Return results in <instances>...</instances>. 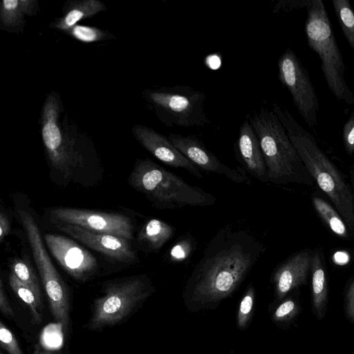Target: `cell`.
<instances>
[{"label":"cell","mask_w":354,"mask_h":354,"mask_svg":"<svg viewBox=\"0 0 354 354\" xmlns=\"http://www.w3.org/2000/svg\"><path fill=\"white\" fill-rule=\"evenodd\" d=\"M332 3L344 35L354 51V12L348 0H333Z\"/></svg>","instance_id":"obj_24"},{"label":"cell","mask_w":354,"mask_h":354,"mask_svg":"<svg viewBox=\"0 0 354 354\" xmlns=\"http://www.w3.org/2000/svg\"><path fill=\"white\" fill-rule=\"evenodd\" d=\"M45 242L59 265L72 277L85 281L95 272L97 260L88 250L64 236L46 234Z\"/></svg>","instance_id":"obj_13"},{"label":"cell","mask_w":354,"mask_h":354,"mask_svg":"<svg viewBox=\"0 0 354 354\" xmlns=\"http://www.w3.org/2000/svg\"><path fill=\"white\" fill-rule=\"evenodd\" d=\"M248 230L221 227L205 246L185 283L183 297L190 310L212 309L240 286L266 251Z\"/></svg>","instance_id":"obj_1"},{"label":"cell","mask_w":354,"mask_h":354,"mask_svg":"<svg viewBox=\"0 0 354 354\" xmlns=\"http://www.w3.org/2000/svg\"><path fill=\"white\" fill-rule=\"evenodd\" d=\"M0 310L2 314L9 319L15 316L14 310L7 297L2 281H0Z\"/></svg>","instance_id":"obj_33"},{"label":"cell","mask_w":354,"mask_h":354,"mask_svg":"<svg viewBox=\"0 0 354 354\" xmlns=\"http://www.w3.org/2000/svg\"><path fill=\"white\" fill-rule=\"evenodd\" d=\"M37 1L35 0H3L0 8L1 26L8 31L17 32V28H23L26 15H35Z\"/></svg>","instance_id":"obj_18"},{"label":"cell","mask_w":354,"mask_h":354,"mask_svg":"<svg viewBox=\"0 0 354 354\" xmlns=\"http://www.w3.org/2000/svg\"><path fill=\"white\" fill-rule=\"evenodd\" d=\"M33 354H57L44 349L39 344L35 346Z\"/></svg>","instance_id":"obj_36"},{"label":"cell","mask_w":354,"mask_h":354,"mask_svg":"<svg viewBox=\"0 0 354 354\" xmlns=\"http://www.w3.org/2000/svg\"><path fill=\"white\" fill-rule=\"evenodd\" d=\"M55 227L86 246L116 261L129 263L136 259L129 240L108 234L89 231L71 224L53 223Z\"/></svg>","instance_id":"obj_14"},{"label":"cell","mask_w":354,"mask_h":354,"mask_svg":"<svg viewBox=\"0 0 354 354\" xmlns=\"http://www.w3.org/2000/svg\"><path fill=\"white\" fill-rule=\"evenodd\" d=\"M308 0H280L273 8L274 13L288 12L292 10L306 8Z\"/></svg>","instance_id":"obj_32"},{"label":"cell","mask_w":354,"mask_h":354,"mask_svg":"<svg viewBox=\"0 0 354 354\" xmlns=\"http://www.w3.org/2000/svg\"><path fill=\"white\" fill-rule=\"evenodd\" d=\"M145 96L158 119L168 127H203L210 120L204 93L185 85L147 90Z\"/></svg>","instance_id":"obj_7"},{"label":"cell","mask_w":354,"mask_h":354,"mask_svg":"<svg viewBox=\"0 0 354 354\" xmlns=\"http://www.w3.org/2000/svg\"><path fill=\"white\" fill-rule=\"evenodd\" d=\"M49 214L53 223L75 225L91 232L127 240L133 237V224L129 217L122 214L64 207L53 208Z\"/></svg>","instance_id":"obj_11"},{"label":"cell","mask_w":354,"mask_h":354,"mask_svg":"<svg viewBox=\"0 0 354 354\" xmlns=\"http://www.w3.org/2000/svg\"><path fill=\"white\" fill-rule=\"evenodd\" d=\"M298 312L296 302L288 298L281 303L274 310L272 317L276 322H283L290 320Z\"/></svg>","instance_id":"obj_30"},{"label":"cell","mask_w":354,"mask_h":354,"mask_svg":"<svg viewBox=\"0 0 354 354\" xmlns=\"http://www.w3.org/2000/svg\"><path fill=\"white\" fill-rule=\"evenodd\" d=\"M10 231V225L8 217L1 212L0 213V241L2 242Z\"/></svg>","instance_id":"obj_35"},{"label":"cell","mask_w":354,"mask_h":354,"mask_svg":"<svg viewBox=\"0 0 354 354\" xmlns=\"http://www.w3.org/2000/svg\"><path fill=\"white\" fill-rule=\"evenodd\" d=\"M0 354H4L2 351H0Z\"/></svg>","instance_id":"obj_38"},{"label":"cell","mask_w":354,"mask_h":354,"mask_svg":"<svg viewBox=\"0 0 354 354\" xmlns=\"http://www.w3.org/2000/svg\"><path fill=\"white\" fill-rule=\"evenodd\" d=\"M305 30L309 47L321 62L326 84L335 97L348 105L354 104V94L345 80V64L332 26L322 0H308L306 7Z\"/></svg>","instance_id":"obj_5"},{"label":"cell","mask_w":354,"mask_h":354,"mask_svg":"<svg viewBox=\"0 0 354 354\" xmlns=\"http://www.w3.org/2000/svg\"><path fill=\"white\" fill-rule=\"evenodd\" d=\"M234 151L236 159L247 173L261 182H270L259 139L248 119L240 126Z\"/></svg>","instance_id":"obj_17"},{"label":"cell","mask_w":354,"mask_h":354,"mask_svg":"<svg viewBox=\"0 0 354 354\" xmlns=\"http://www.w3.org/2000/svg\"><path fill=\"white\" fill-rule=\"evenodd\" d=\"M323 257L322 252L319 249L313 251L311 266L313 303L317 317L319 319L323 317L324 308L328 294Z\"/></svg>","instance_id":"obj_19"},{"label":"cell","mask_w":354,"mask_h":354,"mask_svg":"<svg viewBox=\"0 0 354 354\" xmlns=\"http://www.w3.org/2000/svg\"><path fill=\"white\" fill-rule=\"evenodd\" d=\"M1 346L8 354H24L13 333L3 324L0 322Z\"/></svg>","instance_id":"obj_29"},{"label":"cell","mask_w":354,"mask_h":354,"mask_svg":"<svg viewBox=\"0 0 354 354\" xmlns=\"http://www.w3.org/2000/svg\"><path fill=\"white\" fill-rule=\"evenodd\" d=\"M176 228L169 223L158 218L148 220L142 227L139 240L150 250L158 251L173 238Z\"/></svg>","instance_id":"obj_21"},{"label":"cell","mask_w":354,"mask_h":354,"mask_svg":"<svg viewBox=\"0 0 354 354\" xmlns=\"http://www.w3.org/2000/svg\"><path fill=\"white\" fill-rule=\"evenodd\" d=\"M168 138L198 169L225 176L235 183H250L247 172L242 167L232 168L222 162L196 136L171 133Z\"/></svg>","instance_id":"obj_12"},{"label":"cell","mask_w":354,"mask_h":354,"mask_svg":"<svg viewBox=\"0 0 354 354\" xmlns=\"http://www.w3.org/2000/svg\"><path fill=\"white\" fill-rule=\"evenodd\" d=\"M155 291L145 275L133 276L106 283L93 303L88 328L99 330L127 319Z\"/></svg>","instance_id":"obj_6"},{"label":"cell","mask_w":354,"mask_h":354,"mask_svg":"<svg viewBox=\"0 0 354 354\" xmlns=\"http://www.w3.org/2000/svg\"><path fill=\"white\" fill-rule=\"evenodd\" d=\"M350 186L354 198V164L351 165L350 169Z\"/></svg>","instance_id":"obj_37"},{"label":"cell","mask_w":354,"mask_h":354,"mask_svg":"<svg viewBox=\"0 0 354 354\" xmlns=\"http://www.w3.org/2000/svg\"><path fill=\"white\" fill-rule=\"evenodd\" d=\"M255 299V289L250 284L245 290L239 304L236 323L240 330L245 329L252 317Z\"/></svg>","instance_id":"obj_27"},{"label":"cell","mask_w":354,"mask_h":354,"mask_svg":"<svg viewBox=\"0 0 354 354\" xmlns=\"http://www.w3.org/2000/svg\"><path fill=\"white\" fill-rule=\"evenodd\" d=\"M194 241L190 236H183L174 244L169 251V259L174 263L185 261L192 252Z\"/></svg>","instance_id":"obj_28"},{"label":"cell","mask_w":354,"mask_h":354,"mask_svg":"<svg viewBox=\"0 0 354 354\" xmlns=\"http://www.w3.org/2000/svg\"><path fill=\"white\" fill-rule=\"evenodd\" d=\"M131 186L144 194L158 209H176L187 206L206 207L216 198L149 158L136 161L129 177Z\"/></svg>","instance_id":"obj_4"},{"label":"cell","mask_w":354,"mask_h":354,"mask_svg":"<svg viewBox=\"0 0 354 354\" xmlns=\"http://www.w3.org/2000/svg\"><path fill=\"white\" fill-rule=\"evenodd\" d=\"M9 284L13 292L28 306L33 321L39 324L42 319L41 297L29 286L22 283L12 272L9 275Z\"/></svg>","instance_id":"obj_23"},{"label":"cell","mask_w":354,"mask_h":354,"mask_svg":"<svg viewBox=\"0 0 354 354\" xmlns=\"http://www.w3.org/2000/svg\"><path fill=\"white\" fill-rule=\"evenodd\" d=\"M272 111L283 124L315 182L329 198L354 239V198L350 184L319 147L315 137L284 106L274 103Z\"/></svg>","instance_id":"obj_2"},{"label":"cell","mask_w":354,"mask_h":354,"mask_svg":"<svg viewBox=\"0 0 354 354\" xmlns=\"http://www.w3.org/2000/svg\"><path fill=\"white\" fill-rule=\"evenodd\" d=\"M247 119L259 139L270 183L277 185L314 184L313 177L273 111L261 106Z\"/></svg>","instance_id":"obj_3"},{"label":"cell","mask_w":354,"mask_h":354,"mask_svg":"<svg viewBox=\"0 0 354 354\" xmlns=\"http://www.w3.org/2000/svg\"><path fill=\"white\" fill-rule=\"evenodd\" d=\"M346 311L348 317L354 321V278L346 293Z\"/></svg>","instance_id":"obj_34"},{"label":"cell","mask_w":354,"mask_h":354,"mask_svg":"<svg viewBox=\"0 0 354 354\" xmlns=\"http://www.w3.org/2000/svg\"><path fill=\"white\" fill-rule=\"evenodd\" d=\"M312 203L318 216L333 234L345 240L353 239L348 227L334 206L317 195L312 196Z\"/></svg>","instance_id":"obj_22"},{"label":"cell","mask_w":354,"mask_h":354,"mask_svg":"<svg viewBox=\"0 0 354 354\" xmlns=\"http://www.w3.org/2000/svg\"><path fill=\"white\" fill-rule=\"evenodd\" d=\"M59 103L56 94H49L41 115V137L51 167L68 178L83 167L84 160L73 139L59 122Z\"/></svg>","instance_id":"obj_9"},{"label":"cell","mask_w":354,"mask_h":354,"mask_svg":"<svg viewBox=\"0 0 354 354\" xmlns=\"http://www.w3.org/2000/svg\"><path fill=\"white\" fill-rule=\"evenodd\" d=\"M278 77L290 93L298 112L307 125L317 124L318 98L309 73L295 53L287 48L277 60Z\"/></svg>","instance_id":"obj_10"},{"label":"cell","mask_w":354,"mask_h":354,"mask_svg":"<svg viewBox=\"0 0 354 354\" xmlns=\"http://www.w3.org/2000/svg\"><path fill=\"white\" fill-rule=\"evenodd\" d=\"M342 141L346 153L354 157V111L343 126Z\"/></svg>","instance_id":"obj_31"},{"label":"cell","mask_w":354,"mask_h":354,"mask_svg":"<svg viewBox=\"0 0 354 354\" xmlns=\"http://www.w3.org/2000/svg\"><path fill=\"white\" fill-rule=\"evenodd\" d=\"M313 251L302 250L290 256L277 266L272 274L274 293L278 300L304 284L311 271Z\"/></svg>","instance_id":"obj_16"},{"label":"cell","mask_w":354,"mask_h":354,"mask_svg":"<svg viewBox=\"0 0 354 354\" xmlns=\"http://www.w3.org/2000/svg\"><path fill=\"white\" fill-rule=\"evenodd\" d=\"M18 214L26 232L53 317L66 328L69 321L70 309L68 288L48 256L34 218L24 209H19Z\"/></svg>","instance_id":"obj_8"},{"label":"cell","mask_w":354,"mask_h":354,"mask_svg":"<svg viewBox=\"0 0 354 354\" xmlns=\"http://www.w3.org/2000/svg\"><path fill=\"white\" fill-rule=\"evenodd\" d=\"M64 32L73 38L85 43H92L104 40L113 37L109 32H106L96 27L76 24Z\"/></svg>","instance_id":"obj_26"},{"label":"cell","mask_w":354,"mask_h":354,"mask_svg":"<svg viewBox=\"0 0 354 354\" xmlns=\"http://www.w3.org/2000/svg\"><path fill=\"white\" fill-rule=\"evenodd\" d=\"M105 8L98 0H82L71 1L63 17L54 23L56 29L64 32L80 21L91 17Z\"/></svg>","instance_id":"obj_20"},{"label":"cell","mask_w":354,"mask_h":354,"mask_svg":"<svg viewBox=\"0 0 354 354\" xmlns=\"http://www.w3.org/2000/svg\"><path fill=\"white\" fill-rule=\"evenodd\" d=\"M132 131L139 143L156 158L171 167L183 169L202 178L199 169L189 160L169 140V139L143 125H135Z\"/></svg>","instance_id":"obj_15"},{"label":"cell","mask_w":354,"mask_h":354,"mask_svg":"<svg viewBox=\"0 0 354 354\" xmlns=\"http://www.w3.org/2000/svg\"><path fill=\"white\" fill-rule=\"evenodd\" d=\"M11 272L24 284L29 286L41 297L38 279L29 261L15 259L11 264Z\"/></svg>","instance_id":"obj_25"}]
</instances>
